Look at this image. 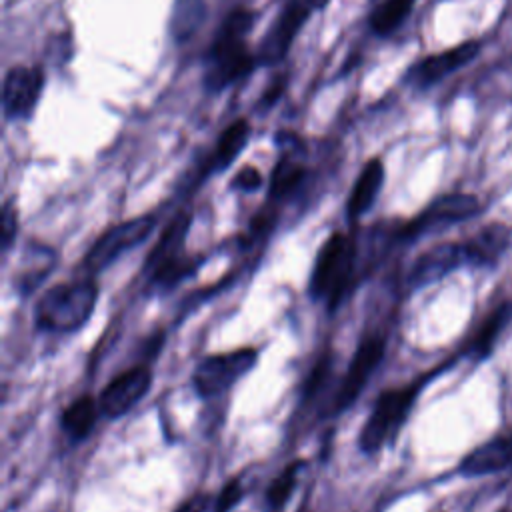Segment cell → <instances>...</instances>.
I'll list each match as a JSON object with an SVG mask.
<instances>
[{
    "label": "cell",
    "instance_id": "cell-1",
    "mask_svg": "<svg viewBox=\"0 0 512 512\" xmlns=\"http://www.w3.org/2000/svg\"><path fill=\"white\" fill-rule=\"evenodd\" d=\"M254 22V10L234 8L220 24L210 44L208 68L204 74V86L210 92H220L228 88L256 68V52H250L246 42Z\"/></svg>",
    "mask_w": 512,
    "mask_h": 512
},
{
    "label": "cell",
    "instance_id": "cell-2",
    "mask_svg": "<svg viewBox=\"0 0 512 512\" xmlns=\"http://www.w3.org/2000/svg\"><path fill=\"white\" fill-rule=\"evenodd\" d=\"M98 286L92 278L58 282L44 290L34 304V322L48 332H76L96 306Z\"/></svg>",
    "mask_w": 512,
    "mask_h": 512
},
{
    "label": "cell",
    "instance_id": "cell-3",
    "mask_svg": "<svg viewBox=\"0 0 512 512\" xmlns=\"http://www.w3.org/2000/svg\"><path fill=\"white\" fill-rule=\"evenodd\" d=\"M358 262V248L344 232H332L320 246L312 272L308 292L314 300H324L334 308L350 292L354 270Z\"/></svg>",
    "mask_w": 512,
    "mask_h": 512
},
{
    "label": "cell",
    "instance_id": "cell-4",
    "mask_svg": "<svg viewBox=\"0 0 512 512\" xmlns=\"http://www.w3.org/2000/svg\"><path fill=\"white\" fill-rule=\"evenodd\" d=\"M428 378L394 386L378 394L368 418L358 432V448L364 454L380 452L400 432Z\"/></svg>",
    "mask_w": 512,
    "mask_h": 512
},
{
    "label": "cell",
    "instance_id": "cell-5",
    "mask_svg": "<svg viewBox=\"0 0 512 512\" xmlns=\"http://www.w3.org/2000/svg\"><path fill=\"white\" fill-rule=\"evenodd\" d=\"M190 224L192 216L188 212H178L164 226L160 238L156 240L144 262L152 284L160 288H172L182 278L192 274V270L198 266V260L184 252Z\"/></svg>",
    "mask_w": 512,
    "mask_h": 512
},
{
    "label": "cell",
    "instance_id": "cell-6",
    "mask_svg": "<svg viewBox=\"0 0 512 512\" xmlns=\"http://www.w3.org/2000/svg\"><path fill=\"white\" fill-rule=\"evenodd\" d=\"M480 210H482V204L474 194L450 192V194L438 196L420 214H416L412 220L404 222L398 228L396 236L402 242H414L428 234H436L444 228L466 222V220L474 218L476 214H480Z\"/></svg>",
    "mask_w": 512,
    "mask_h": 512
},
{
    "label": "cell",
    "instance_id": "cell-7",
    "mask_svg": "<svg viewBox=\"0 0 512 512\" xmlns=\"http://www.w3.org/2000/svg\"><path fill=\"white\" fill-rule=\"evenodd\" d=\"M258 352L252 346L204 356L194 372L192 386L200 398H214L230 390L256 364Z\"/></svg>",
    "mask_w": 512,
    "mask_h": 512
},
{
    "label": "cell",
    "instance_id": "cell-8",
    "mask_svg": "<svg viewBox=\"0 0 512 512\" xmlns=\"http://www.w3.org/2000/svg\"><path fill=\"white\" fill-rule=\"evenodd\" d=\"M154 226L156 220L152 216H136L110 226L92 242V246L82 258V268L88 274L102 272L124 252L142 244L152 234Z\"/></svg>",
    "mask_w": 512,
    "mask_h": 512
},
{
    "label": "cell",
    "instance_id": "cell-9",
    "mask_svg": "<svg viewBox=\"0 0 512 512\" xmlns=\"http://www.w3.org/2000/svg\"><path fill=\"white\" fill-rule=\"evenodd\" d=\"M386 352V342L380 334H364L356 344V350L350 358L348 368L342 374V380L334 392V398L328 408V416L342 414L348 406H352L362 394L374 370L380 366Z\"/></svg>",
    "mask_w": 512,
    "mask_h": 512
},
{
    "label": "cell",
    "instance_id": "cell-10",
    "mask_svg": "<svg viewBox=\"0 0 512 512\" xmlns=\"http://www.w3.org/2000/svg\"><path fill=\"white\" fill-rule=\"evenodd\" d=\"M152 370L148 364H136L116 374L98 394L100 414L120 418L128 414L150 390Z\"/></svg>",
    "mask_w": 512,
    "mask_h": 512
},
{
    "label": "cell",
    "instance_id": "cell-11",
    "mask_svg": "<svg viewBox=\"0 0 512 512\" xmlns=\"http://www.w3.org/2000/svg\"><path fill=\"white\" fill-rule=\"evenodd\" d=\"M312 6L306 0H290L282 6L266 34L262 36L258 50H256V60L258 64H278L290 50L294 38L298 36L300 28L310 16Z\"/></svg>",
    "mask_w": 512,
    "mask_h": 512
},
{
    "label": "cell",
    "instance_id": "cell-12",
    "mask_svg": "<svg viewBox=\"0 0 512 512\" xmlns=\"http://www.w3.org/2000/svg\"><path fill=\"white\" fill-rule=\"evenodd\" d=\"M470 266L472 268V258L466 240L458 242H442L436 244L428 250H424L410 266L406 282L410 288H422L432 282L442 280L450 272Z\"/></svg>",
    "mask_w": 512,
    "mask_h": 512
},
{
    "label": "cell",
    "instance_id": "cell-13",
    "mask_svg": "<svg viewBox=\"0 0 512 512\" xmlns=\"http://www.w3.org/2000/svg\"><path fill=\"white\" fill-rule=\"evenodd\" d=\"M44 90V70L40 66H12L2 84V110L10 120L28 118Z\"/></svg>",
    "mask_w": 512,
    "mask_h": 512
},
{
    "label": "cell",
    "instance_id": "cell-14",
    "mask_svg": "<svg viewBox=\"0 0 512 512\" xmlns=\"http://www.w3.org/2000/svg\"><path fill=\"white\" fill-rule=\"evenodd\" d=\"M480 42L478 40H466L460 42L448 50L430 54L426 58H422L420 62H416L408 74H406V82L412 84L414 88H430L434 84H438L440 80H444L446 76L454 74L456 70L464 68L466 64H470L478 54H480Z\"/></svg>",
    "mask_w": 512,
    "mask_h": 512
},
{
    "label": "cell",
    "instance_id": "cell-15",
    "mask_svg": "<svg viewBox=\"0 0 512 512\" xmlns=\"http://www.w3.org/2000/svg\"><path fill=\"white\" fill-rule=\"evenodd\" d=\"M512 470V430L500 432L474 446L456 466L462 478H482Z\"/></svg>",
    "mask_w": 512,
    "mask_h": 512
},
{
    "label": "cell",
    "instance_id": "cell-16",
    "mask_svg": "<svg viewBox=\"0 0 512 512\" xmlns=\"http://www.w3.org/2000/svg\"><path fill=\"white\" fill-rule=\"evenodd\" d=\"M512 322V300H502L490 312L484 316V320L478 324L474 334L468 338L462 354L472 362L486 360L494 346L498 344L500 336Z\"/></svg>",
    "mask_w": 512,
    "mask_h": 512
},
{
    "label": "cell",
    "instance_id": "cell-17",
    "mask_svg": "<svg viewBox=\"0 0 512 512\" xmlns=\"http://www.w3.org/2000/svg\"><path fill=\"white\" fill-rule=\"evenodd\" d=\"M466 242L472 254V268H494L510 248L512 230L502 222H492L468 236Z\"/></svg>",
    "mask_w": 512,
    "mask_h": 512
},
{
    "label": "cell",
    "instance_id": "cell-18",
    "mask_svg": "<svg viewBox=\"0 0 512 512\" xmlns=\"http://www.w3.org/2000/svg\"><path fill=\"white\" fill-rule=\"evenodd\" d=\"M382 184H384V164L378 158H372L362 166L348 194L346 214L350 220H358L374 206Z\"/></svg>",
    "mask_w": 512,
    "mask_h": 512
},
{
    "label": "cell",
    "instance_id": "cell-19",
    "mask_svg": "<svg viewBox=\"0 0 512 512\" xmlns=\"http://www.w3.org/2000/svg\"><path fill=\"white\" fill-rule=\"evenodd\" d=\"M248 138H250V122L246 118H238L232 124H228L208 158V172L226 170L236 160V156L244 150Z\"/></svg>",
    "mask_w": 512,
    "mask_h": 512
},
{
    "label": "cell",
    "instance_id": "cell-20",
    "mask_svg": "<svg viewBox=\"0 0 512 512\" xmlns=\"http://www.w3.org/2000/svg\"><path fill=\"white\" fill-rule=\"evenodd\" d=\"M100 406L98 398H92L90 394H82L74 398L60 416V426L72 440H84L92 430L98 420Z\"/></svg>",
    "mask_w": 512,
    "mask_h": 512
},
{
    "label": "cell",
    "instance_id": "cell-21",
    "mask_svg": "<svg viewBox=\"0 0 512 512\" xmlns=\"http://www.w3.org/2000/svg\"><path fill=\"white\" fill-rule=\"evenodd\" d=\"M206 0H176L170 16V32L174 40H188L206 18Z\"/></svg>",
    "mask_w": 512,
    "mask_h": 512
},
{
    "label": "cell",
    "instance_id": "cell-22",
    "mask_svg": "<svg viewBox=\"0 0 512 512\" xmlns=\"http://www.w3.org/2000/svg\"><path fill=\"white\" fill-rule=\"evenodd\" d=\"M306 176V170L300 162L292 160L290 156H284L276 162L270 178V188H268V198L270 202H280L288 198L294 190L300 188L302 180Z\"/></svg>",
    "mask_w": 512,
    "mask_h": 512
},
{
    "label": "cell",
    "instance_id": "cell-23",
    "mask_svg": "<svg viewBox=\"0 0 512 512\" xmlns=\"http://www.w3.org/2000/svg\"><path fill=\"white\" fill-rule=\"evenodd\" d=\"M300 468H302V460H292L290 464H286L280 474L268 484L266 488V508L270 512H282L284 506L288 504V500L292 498L296 486H298V478H300Z\"/></svg>",
    "mask_w": 512,
    "mask_h": 512
},
{
    "label": "cell",
    "instance_id": "cell-24",
    "mask_svg": "<svg viewBox=\"0 0 512 512\" xmlns=\"http://www.w3.org/2000/svg\"><path fill=\"white\" fill-rule=\"evenodd\" d=\"M416 0H384L370 18V26L376 34L388 36L392 34L412 12Z\"/></svg>",
    "mask_w": 512,
    "mask_h": 512
},
{
    "label": "cell",
    "instance_id": "cell-25",
    "mask_svg": "<svg viewBox=\"0 0 512 512\" xmlns=\"http://www.w3.org/2000/svg\"><path fill=\"white\" fill-rule=\"evenodd\" d=\"M244 498V482L240 476L230 478L212 502V512H232Z\"/></svg>",
    "mask_w": 512,
    "mask_h": 512
},
{
    "label": "cell",
    "instance_id": "cell-26",
    "mask_svg": "<svg viewBox=\"0 0 512 512\" xmlns=\"http://www.w3.org/2000/svg\"><path fill=\"white\" fill-rule=\"evenodd\" d=\"M16 232H18V212H16L14 202L8 200V202H4L2 220H0V244H2L4 252L12 246Z\"/></svg>",
    "mask_w": 512,
    "mask_h": 512
},
{
    "label": "cell",
    "instance_id": "cell-27",
    "mask_svg": "<svg viewBox=\"0 0 512 512\" xmlns=\"http://www.w3.org/2000/svg\"><path fill=\"white\" fill-rule=\"evenodd\" d=\"M230 186L234 190H238V192H254L256 188L262 186V174H260L258 168L248 164V166H244V168H240L236 172V176L232 178Z\"/></svg>",
    "mask_w": 512,
    "mask_h": 512
},
{
    "label": "cell",
    "instance_id": "cell-28",
    "mask_svg": "<svg viewBox=\"0 0 512 512\" xmlns=\"http://www.w3.org/2000/svg\"><path fill=\"white\" fill-rule=\"evenodd\" d=\"M214 498L210 494L198 492L194 496H190L188 500H184L178 508H174L172 512H208L212 508Z\"/></svg>",
    "mask_w": 512,
    "mask_h": 512
},
{
    "label": "cell",
    "instance_id": "cell-29",
    "mask_svg": "<svg viewBox=\"0 0 512 512\" xmlns=\"http://www.w3.org/2000/svg\"><path fill=\"white\" fill-rule=\"evenodd\" d=\"M306 2H308L312 8H316V6H322L326 0H306Z\"/></svg>",
    "mask_w": 512,
    "mask_h": 512
},
{
    "label": "cell",
    "instance_id": "cell-30",
    "mask_svg": "<svg viewBox=\"0 0 512 512\" xmlns=\"http://www.w3.org/2000/svg\"><path fill=\"white\" fill-rule=\"evenodd\" d=\"M300 512H308V510H300Z\"/></svg>",
    "mask_w": 512,
    "mask_h": 512
}]
</instances>
